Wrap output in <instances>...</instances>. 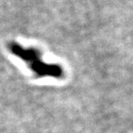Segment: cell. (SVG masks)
Here are the masks:
<instances>
[{
	"label": "cell",
	"instance_id": "obj_1",
	"mask_svg": "<svg viewBox=\"0 0 133 133\" xmlns=\"http://www.w3.org/2000/svg\"><path fill=\"white\" fill-rule=\"evenodd\" d=\"M9 49L15 55L26 63L29 68L38 76H51L55 78H61L63 76V69L59 65L46 63L41 59V54L39 50L35 47H24L15 42L9 44Z\"/></svg>",
	"mask_w": 133,
	"mask_h": 133
}]
</instances>
